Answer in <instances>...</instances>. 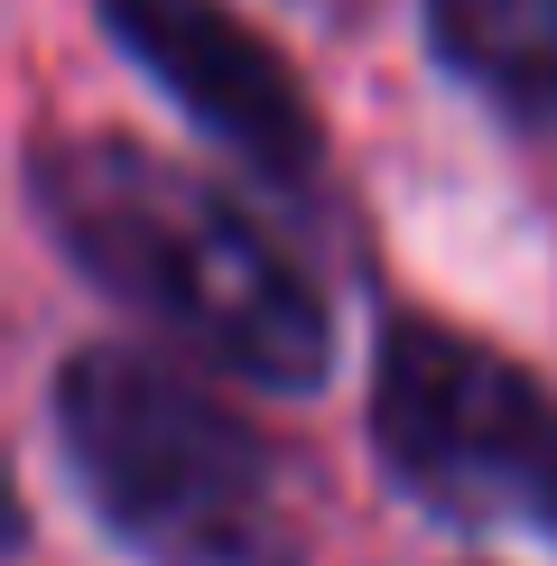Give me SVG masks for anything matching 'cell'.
Returning a JSON list of instances; mask_svg holds the SVG:
<instances>
[{"mask_svg":"<svg viewBox=\"0 0 557 566\" xmlns=\"http://www.w3.org/2000/svg\"><path fill=\"white\" fill-rule=\"evenodd\" d=\"M297 10H316V19H344V10H354V0H297Z\"/></svg>","mask_w":557,"mask_h":566,"instance_id":"8992f818","label":"cell"},{"mask_svg":"<svg viewBox=\"0 0 557 566\" xmlns=\"http://www.w3.org/2000/svg\"><path fill=\"white\" fill-rule=\"evenodd\" d=\"M428 46L511 130H557V0H428Z\"/></svg>","mask_w":557,"mask_h":566,"instance_id":"5b68a950","label":"cell"},{"mask_svg":"<svg viewBox=\"0 0 557 566\" xmlns=\"http://www.w3.org/2000/svg\"><path fill=\"white\" fill-rule=\"evenodd\" d=\"M29 214L103 297L168 344L270 399L335 381V306L278 232L214 177L112 130H56L29 149Z\"/></svg>","mask_w":557,"mask_h":566,"instance_id":"6da1fadb","label":"cell"},{"mask_svg":"<svg viewBox=\"0 0 557 566\" xmlns=\"http://www.w3.org/2000/svg\"><path fill=\"white\" fill-rule=\"evenodd\" d=\"M103 38L278 205H325V122L297 65L223 0H93Z\"/></svg>","mask_w":557,"mask_h":566,"instance_id":"277c9868","label":"cell"},{"mask_svg":"<svg viewBox=\"0 0 557 566\" xmlns=\"http://www.w3.org/2000/svg\"><path fill=\"white\" fill-rule=\"evenodd\" d=\"M46 428L84 511L139 566H307L278 446L196 371L139 344H75L46 381Z\"/></svg>","mask_w":557,"mask_h":566,"instance_id":"7a4b0ae2","label":"cell"},{"mask_svg":"<svg viewBox=\"0 0 557 566\" xmlns=\"http://www.w3.org/2000/svg\"><path fill=\"white\" fill-rule=\"evenodd\" d=\"M362 437L390 492L428 521L557 538V390L502 344L437 316H390Z\"/></svg>","mask_w":557,"mask_h":566,"instance_id":"3957f363","label":"cell"}]
</instances>
